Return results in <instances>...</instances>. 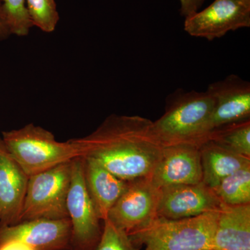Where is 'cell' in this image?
Segmentation results:
<instances>
[{
	"mask_svg": "<svg viewBox=\"0 0 250 250\" xmlns=\"http://www.w3.org/2000/svg\"><path fill=\"white\" fill-rule=\"evenodd\" d=\"M70 140L80 157L97 161L126 182L149 178L164 147L153 122L139 116L111 115L90 134Z\"/></svg>",
	"mask_w": 250,
	"mask_h": 250,
	"instance_id": "1",
	"label": "cell"
},
{
	"mask_svg": "<svg viewBox=\"0 0 250 250\" xmlns=\"http://www.w3.org/2000/svg\"><path fill=\"white\" fill-rule=\"evenodd\" d=\"M213 110V99L207 91L178 89L169 95L165 113L153 122V129L164 146H200L209 139Z\"/></svg>",
	"mask_w": 250,
	"mask_h": 250,
	"instance_id": "2",
	"label": "cell"
},
{
	"mask_svg": "<svg viewBox=\"0 0 250 250\" xmlns=\"http://www.w3.org/2000/svg\"><path fill=\"white\" fill-rule=\"evenodd\" d=\"M219 210L177 220L158 216L127 234L143 250H213Z\"/></svg>",
	"mask_w": 250,
	"mask_h": 250,
	"instance_id": "3",
	"label": "cell"
},
{
	"mask_svg": "<svg viewBox=\"0 0 250 250\" xmlns=\"http://www.w3.org/2000/svg\"><path fill=\"white\" fill-rule=\"evenodd\" d=\"M1 138L29 177L80 157L71 140L60 142L51 131L33 123L3 131Z\"/></svg>",
	"mask_w": 250,
	"mask_h": 250,
	"instance_id": "4",
	"label": "cell"
},
{
	"mask_svg": "<svg viewBox=\"0 0 250 250\" xmlns=\"http://www.w3.org/2000/svg\"><path fill=\"white\" fill-rule=\"evenodd\" d=\"M72 161L29 177L21 222L68 218L66 204Z\"/></svg>",
	"mask_w": 250,
	"mask_h": 250,
	"instance_id": "5",
	"label": "cell"
},
{
	"mask_svg": "<svg viewBox=\"0 0 250 250\" xmlns=\"http://www.w3.org/2000/svg\"><path fill=\"white\" fill-rule=\"evenodd\" d=\"M66 207L71 224L70 250H93L101 238L103 226L85 187L82 157L72 161Z\"/></svg>",
	"mask_w": 250,
	"mask_h": 250,
	"instance_id": "6",
	"label": "cell"
},
{
	"mask_svg": "<svg viewBox=\"0 0 250 250\" xmlns=\"http://www.w3.org/2000/svg\"><path fill=\"white\" fill-rule=\"evenodd\" d=\"M250 27V5L240 0H215L205 9L186 18L184 22L187 34L208 41Z\"/></svg>",
	"mask_w": 250,
	"mask_h": 250,
	"instance_id": "7",
	"label": "cell"
},
{
	"mask_svg": "<svg viewBox=\"0 0 250 250\" xmlns=\"http://www.w3.org/2000/svg\"><path fill=\"white\" fill-rule=\"evenodd\" d=\"M159 192L148 179L130 182L106 219L126 233L142 228L158 217Z\"/></svg>",
	"mask_w": 250,
	"mask_h": 250,
	"instance_id": "8",
	"label": "cell"
},
{
	"mask_svg": "<svg viewBox=\"0 0 250 250\" xmlns=\"http://www.w3.org/2000/svg\"><path fill=\"white\" fill-rule=\"evenodd\" d=\"M148 179L159 189L171 186L201 183L200 146L192 144L164 146Z\"/></svg>",
	"mask_w": 250,
	"mask_h": 250,
	"instance_id": "9",
	"label": "cell"
},
{
	"mask_svg": "<svg viewBox=\"0 0 250 250\" xmlns=\"http://www.w3.org/2000/svg\"><path fill=\"white\" fill-rule=\"evenodd\" d=\"M157 215L177 220L219 210L223 203L203 182L171 186L159 189Z\"/></svg>",
	"mask_w": 250,
	"mask_h": 250,
	"instance_id": "10",
	"label": "cell"
},
{
	"mask_svg": "<svg viewBox=\"0 0 250 250\" xmlns=\"http://www.w3.org/2000/svg\"><path fill=\"white\" fill-rule=\"evenodd\" d=\"M16 240L35 250H70L69 218L35 219L0 228V243Z\"/></svg>",
	"mask_w": 250,
	"mask_h": 250,
	"instance_id": "11",
	"label": "cell"
},
{
	"mask_svg": "<svg viewBox=\"0 0 250 250\" xmlns=\"http://www.w3.org/2000/svg\"><path fill=\"white\" fill-rule=\"evenodd\" d=\"M206 91L213 101L210 119L212 131L250 119V83L248 81L236 75H229L223 80L210 83Z\"/></svg>",
	"mask_w": 250,
	"mask_h": 250,
	"instance_id": "12",
	"label": "cell"
},
{
	"mask_svg": "<svg viewBox=\"0 0 250 250\" xmlns=\"http://www.w3.org/2000/svg\"><path fill=\"white\" fill-rule=\"evenodd\" d=\"M29 178L0 137V228L21 222Z\"/></svg>",
	"mask_w": 250,
	"mask_h": 250,
	"instance_id": "13",
	"label": "cell"
},
{
	"mask_svg": "<svg viewBox=\"0 0 250 250\" xmlns=\"http://www.w3.org/2000/svg\"><path fill=\"white\" fill-rule=\"evenodd\" d=\"M82 159L85 187L97 213L103 222L130 182L117 177L93 159Z\"/></svg>",
	"mask_w": 250,
	"mask_h": 250,
	"instance_id": "14",
	"label": "cell"
},
{
	"mask_svg": "<svg viewBox=\"0 0 250 250\" xmlns=\"http://www.w3.org/2000/svg\"><path fill=\"white\" fill-rule=\"evenodd\" d=\"M213 250H250V204L221 206Z\"/></svg>",
	"mask_w": 250,
	"mask_h": 250,
	"instance_id": "15",
	"label": "cell"
},
{
	"mask_svg": "<svg viewBox=\"0 0 250 250\" xmlns=\"http://www.w3.org/2000/svg\"><path fill=\"white\" fill-rule=\"evenodd\" d=\"M200 151L202 182L211 189L230 174L250 166V158L231 152L213 141L204 143Z\"/></svg>",
	"mask_w": 250,
	"mask_h": 250,
	"instance_id": "16",
	"label": "cell"
},
{
	"mask_svg": "<svg viewBox=\"0 0 250 250\" xmlns=\"http://www.w3.org/2000/svg\"><path fill=\"white\" fill-rule=\"evenodd\" d=\"M219 200L227 205L250 203V166L236 171L213 188Z\"/></svg>",
	"mask_w": 250,
	"mask_h": 250,
	"instance_id": "17",
	"label": "cell"
},
{
	"mask_svg": "<svg viewBox=\"0 0 250 250\" xmlns=\"http://www.w3.org/2000/svg\"><path fill=\"white\" fill-rule=\"evenodd\" d=\"M208 141L237 154L250 158V119L213 130Z\"/></svg>",
	"mask_w": 250,
	"mask_h": 250,
	"instance_id": "18",
	"label": "cell"
},
{
	"mask_svg": "<svg viewBox=\"0 0 250 250\" xmlns=\"http://www.w3.org/2000/svg\"><path fill=\"white\" fill-rule=\"evenodd\" d=\"M25 1L33 26L47 34L54 32L60 20L55 0H25Z\"/></svg>",
	"mask_w": 250,
	"mask_h": 250,
	"instance_id": "19",
	"label": "cell"
},
{
	"mask_svg": "<svg viewBox=\"0 0 250 250\" xmlns=\"http://www.w3.org/2000/svg\"><path fill=\"white\" fill-rule=\"evenodd\" d=\"M5 16L12 35L27 36L34 27L25 0H3Z\"/></svg>",
	"mask_w": 250,
	"mask_h": 250,
	"instance_id": "20",
	"label": "cell"
},
{
	"mask_svg": "<svg viewBox=\"0 0 250 250\" xmlns=\"http://www.w3.org/2000/svg\"><path fill=\"white\" fill-rule=\"evenodd\" d=\"M103 233L93 250H138L127 233L106 219L103 221Z\"/></svg>",
	"mask_w": 250,
	"mask_h": 250,
	"instance_id": "21",
	"label": "cell"
},
{
	"mask_svg": "<svg viewBox=\"0 0 250 250\" xmlns=\"http://www.w3.org/2000/svg\"><path fill=\"white\" fill-rule=\"evenodd\" d=\"M206 0H179L180 14L182 17L187 18L200 11Z\"/></svg>",
	"mask_w": 250,
	"mask_h": 250,
	"instance_id": "22",
	"label": "cell"
},
{
	"mask_svg": "<svg viewBox=\"0 0 250 250\" xmlns=\"http://www.w3.org/2000/svg\"><path fill=\"white\" fill-rule=\"evenodd\" d=\"M11 35L12 34L5 16L3 0H0V41L8 39Z\"/></svg>",
	"mask_w": 250,
	"mask_h": 250,
	"instance_id": "23",
	"label": "cell"
},
{
	"mask_svg": "<svg viewBox=\"0 0 250 250\" xmlns=\"http://www.w3.org/2000/svg\"><path fill=\"white\" fill-rule=\"evenodd\" d=\"M0 250H35L31 246L16 240H9L0 243Z\"/></svg>",
	"mask_w": 250,
	"mask_h": 250,
	"instance_id": "24",
	"label": "cell"
},
{
	"mask_svg": "<svg viewBox=\"0 0 250 250\" xmlns=\"http://www.w3.org/2000/svg\"><path fill=\"white\" fill-rule=\"evenodd\" d=\"M240 1H243V2L246 3L247 4L250 5V0H240Z\"/></svg>",
	"mask_w": 250,
	"mask_h": 250,
	"instance_id": "25",
	"label": "cell"
}]
</instances>
